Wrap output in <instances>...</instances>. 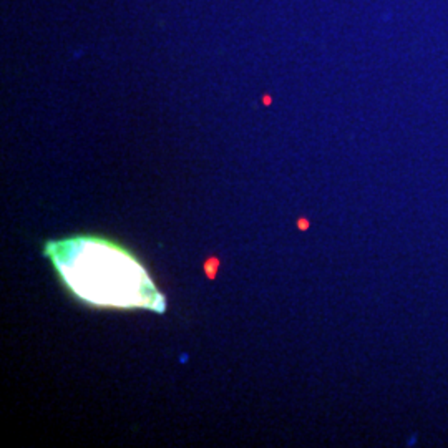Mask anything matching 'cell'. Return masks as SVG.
I'll use <instances>...</instances> for the list:
<instances>
[{"label":"cell","instance_id":"1","mask_svg":"<svg viewBox=\"0 0 448 448\" xmlns=\"http://www.w3.org/2000/svg\"><path fill=\"white\" fill-rule=\"evenodd\" d=\"M43 254L75 299L91 307L163 314L166 299L130 249L103 236L47 241Z\"/></svg>","mask_w":448,"mask_h":448}]
</instances>
